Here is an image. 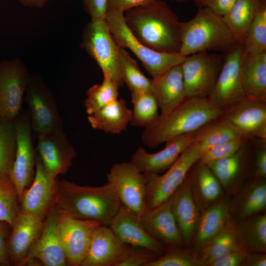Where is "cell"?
<instances>
[{
  "instance_id": "46",
  "label": "cell",
  "mask_w": 266,
  "mask_h": 266,
  "mask_svg": "<svg viewBox=\"0 0 266 266\" xmlns=\"http://www.w3.org/2000/svg\"><path fill=\"white\" fill-rule=\"evenodd\" d=\"M85 11L91 20H104L107 11L108 0H82Z\"/></svg>"
},
{
  "instance_id": "38",
  "label": "cell",
  "mask_w": 266,
  "mask_h": 266,
  "mask_svg": "<svg viewBox=\"0 0 266 266\" xmlns=\"http://www.w3.org/2000/svg\"><path fill=\"white\" fill-rule=\"evenodd\" d=\"M239 239L244 247L251 251L264 252L266 248V216L261 215L255 217L243 227Z\"/></svg>"
},
{
  "instance_id": "3",
  "label": "cell",
  "mask_w": 266,
  "mask_h": 266,
  "mask_svg": "<svg viewBox=\"0 0 266 266\" xmlns=\"http://www.w3.org/2000/svg\"><path fill=\"white\" fill-rule=\"evenodd\" d=\"M223 113L206 98L186 99L169 112L160 114L154 124L144 129L141 139L147 147L155 148L173 138L200 130Z\"/></svg>"
},
{
  "instance_id": "27",
  "label": "cell",
  "mask_w": 266,
  "mask_h": 266,
  "mask_svg": "<svg viewBox=\"0 0 266 266\" xmlns=\"http://www.w3.org/2000/svg\"><path fill=\"white\" fill-rule=\"evenodd\" d=\"M132 110L126 101L118 99L88 117L90 126L105 133L119 134L125 131L131 120Z\"/></svg>"
},
{
  "instance_id": "17",
  "label": "cell",
  "mask_w": 266,
  "mask_h": 266,
  "mask_svg": "<svg viewBox=\"0 0 266 266\" xmlns=\"http://www.w3.org/2000/svg\"><path fill=\"white\" fill-rule=\"evenodd\" d=\"M36 150L46 169L55 178L68 171L77 154L62 129L38 135Z\"/></svg>"
},
{
  "instance_id": "16",
  "label": "cell",
  "mask_w": 266,
  "mask_h": 266,
  "mask_svg": "<svg viewBox=\"0 0 266 266\" xmlns=\"http://www.w3.org/2000/svg\"><path fill=\"white\" fill-rule=\"evenodd\" d=\"M57 179L48 173L37 156L34 178L30 187L23 192L20 209L44 221L53 206Z\"/></svg>"
},
{
  "instance_id": "5",
  "label": "cell",
  "mask_w": 266,
  "mask_h": 266,
  "mask_svg": "<svg viewBox=\"0 0 266 266\" xmlns=\"http://www.w3.org/2000/svg\"><path fill=\"white\" fill-rule=\"evenodd\" d=\"M124 12L107 11L105 21L118 45L129 49L141 62L146 71L155 79L172 66L180 64L185 57L180 53H167L154 50L138 40L128 27Z\"/></svg>"
},
{
  "instance_id": "12",
  "label": "cell",
  "mask_w": 266,
  "mask_h": 266,
  "mask_svg": "<svg viewBox=\"0 0 266 266\" xmlns=\"http://www.w3.org/2000/svg\"><path fill=\"white\" fill-rule=\"evenodd\" d=\"M25 94L31 127L38 135L61 129L53 97L40 79L30 74Z\"/></svg>"
},
{
  "instance_id": "8",
  "label": "cell",
  "mask_w": 266,
  "mask_h": 266,
  "mask_svg": "<svg viewBox=\"0 0 266 266\" xmlns=\"http://www.w3.org/2000/svg\"><path fill=\"white\" fill-rule=\"evenodd\" d=\"M244 54L241 44L227 53L214 87L207 98L212 105L223 112L245 98L241 74Z\"/></svg>"
},
{
  "instance_id": "6",
  "label": "cell",
  "mask_w": 266,
  "mask_h": 266,
  "mask_svg": "<svg viewBox=\"0 0 266 266\" xmlns=\"http://www.w3.org/2000/svg\"><path fill=\"white\" fill-rule=\"evenodd\" d=\"M202 155L195 141L179 156L175 162L162 175L144 173L146 178V208L150 209L171 198L184 182L187 174Z\"/></svg>"
},
{
  "instance_id": "33",
  "label": "cell",
  "mask_w": 266,
  "mask_h": 266,
  "mask_svg": "<svg viewBox=\"0 0 266 266\" xmlns=\"http://www.w3.org/2000/svg\"><path fill=\"white\" fill-rule=\"evenodd\" d=\"M202 128L199 130L195 140L199 145L202 153L217 145L236 138L245 137L225 119L205 128Z\"/></svg>"
},
{
  "instance_id": "50",
  "label": "cell",
  "mask_w": 266,
  "mask_h": 266,
  "mask_svg": "<svg viewBox=\"0 0 266 266\" xmlns=\"http://www.w3.org/2000/svg\"><path fill=\"white\" fill-rule=\"evenodd\" d=\"M242 265L249 266H266V257L263 254H247Z\"/></svg>"
},
{
  "instance_id": "29",
  "label": "cell",
  "mask_w": 266,
  "mask_h": 266,
  "mask_svg": "<svg viewBox=\"0 0 266 266\" xmlns=\"http://www.w3.org/2000/svg\"><path fill=\"white\" fill-rule=\"evenodd\" d=\"M228 206L218 203L206 210L199 219L197 236L194 247L196 253L200 252L222 230L228 221Z\"/></svg>"
},
{
  "instance_id": "26",
  "label": "cell",
  "mask_w": 266,
  "mask_h": 266,
  "mask_svg": "<svg viewBox=\"0 0 266 266\" xmlns=\"http://www.w3.org/2000/svg\"><path fill=\"white\" fill-rule=\"evenodd\" d=\"M241 74L245 98L266 101V51L245 53Z\"/></svg>"
},
{
  "instance_id": "49",
  "label": "cell",
  "mask_w": 266,
  "mask_h": 266,
  "mask_svg": "<svg viewBox=\"0 0 266 266\" xmlns=\"http://www.w3.org/2000/svg\"><path fill=\"white\" fill-rule=\"evenodd\" d=\"M10 226L5 222L0 221V265H10L7 251V226Z\"/></svg>"
},
{
  "instance_id": "40",
  "label": "cell",
  "mask_w": 266,
  "mask_h": 266,
  "mask_svg": "<svg viewBox=\"0 0 266 266\" xmlns=\"http://www.w3.org/2000/svg\"><path fill=\"white\" fill-rule=\"evenodd\" d=\"M199 191L202 198L209 201L217 200L222 194L220 182L206 165H201L197 174Z\"/></svg>"
},
{
  "instance_id": "13",
  "label": "cell",
  "mask_w": 266,
  "mask_h": 266,
  "mask_svg": "<svg viewBox=\"0 0 266 266\" xmlns=\"http://www.w3.org/2000/svg\"><path fill=\"white\" fill-rule=\"evenodd\" d=\"M56 213L58 233L68 266H80L87 253L95 230L102 224Z\"/></svg>"
},
{
  "instance_id": "22",
  "label": "cell",
  "mask_w": 266,
  "mask_h": 266,
  "mask_svg": "<svg viewBox=\"0 0 266 266\" xmlns=\"http://www.w3.org/2000/svg\"><path fill=\"white\" fill-rule=\"evenodd\" d=\"M224 119L245 137L256 136L266 138V101L245 98L228 108Z\"/></svg>"
},
{
  "instance_id": "52",
  "label": "cell",
  "mask_w": 266,
  "mask_h": 266,
  "mask_svg": "<svg viewBox=\"0 0 266 266\" xmlns=\"http://www.w3.org/2000/svg\"><path fill=\"white\" fill-rule=\"evenodd\" d=\"M25 6L41 8L44 6L49 0H19Z\"/></svg>"
},
{
  "instance_id": "10",
  "label": "cell",
  "mask_w": 266,
  "mask_h": 266,
  "mask_svg": "<svg viewBox=\"0 0 266 266\" xmlns=\"http://www.w3.org/2000/svg\"><path fill=\"white\" fill-rule=\"evenodd\" d=\"M106 178L122 205L137 216L146 209V176L131 161L114 164Z\"/></svg>"
},
{
  "instance_id": "43",
  "label": "cell",
  "mask_w": 266,
  "mask_h": 266,
  "mask_svg": "<svg viewBox=\"0 0 266 266\" xmlns=\"http://www.w3.org/2000/svg\"><path fill=\"white\" fill-rule=\"evenodd\" d=\"M245 138L240 137L233 139L207 149L202 153L199 160L200 164L206 165L214 160L234 154L240 150Z\"/></svg>"
},
{
  "instance_id": "47",
  "label": "cell",
  "mask_w": 266,
  "mask_h": 266,
  "mask_svg": "<svg viewBox=\"0 0 266 266\" xmlns=\"http://www.w3.org/2000/svg\"><path fill=\"white\" fill-rule=\"evenodd\" d=\"M198 7L209 8L223 16L230 9L235 0H193Z\"/></svg>"
},
{
  "instance_id": "14",
  "label": "cell",
  "mask_w": 266,
  "mask_h": 266,
  "mask_svg": "<svg viewBox=\"0 0 266 266\" xmlns=\"http://www.w3.org/2000/svg\"><path fill=\"white\" fill-rule=\"evenodd\" d=\"M14 122L17 148L9 175L16 188L20 203L23 192L33 179L36 158L32 144V127L29 119L22 116Z\"/></svg>"
},
{
  "instance_id": "21",
  "label": "cell",
  "mask_w": 266,
  "mask_h": 266,
  "mask_svg": "<svg viewBox=\"0 0 266 266\" xmlns=\"http://www.w3.org/2000/svg\"><path fill=\"white\" fill-rule=\"evenodd\" d=\"M138 217L145 230L155 239L170 247L182 246L183 240L171 207V197L160 205L146 209Z\"/></svg>"
},
{
  "instance_id": "30",
  "label": "cell",
  "mask_w": 266,
  "mask_h": 266,
  "mask_svg": "<svg viewBox=\"0 0 266 266\" xmlns=\"http://www.w3.org/2000/svg\"><path fill=\"white\" fill-rule=\"evenodd\" d=\"M236 228L228 220L222 230L202 249L200 259L203 265H209L240 245Z\"/></svg>"
},
{
  "instance_id": "42",
  "label": "cell",
  "mask_w": 266,
  "mask_h": 266,
  "mask_svg": "<svg viewBox=\"0 0 266 266\" xmlns=\"http://www.w3.org/2000/svg\"><path fill=\"white\" fill-rule=\"evenodd\" d=\"M266 205V184L259 183L252 186L246 194L241 208V216L249 217L261 211Z\"/></svg>"
},
{
  "instance_id": "53",
  "label": "cell",
  "mask_w": 266,
  "mask_h": 266,
  "mask_svg": "<svg viewBox=\"0 0 266 266\" xmlns=\"http://www.w3.org/2000/svg\"><path fill=\"white\" fill-rule=\"evenodd\" d=\"M174 0L177 2H186L190 0Z\"/></svg>"
},
{
  "instance_id": "31",
  "label": "cell",
  "mask_w": 266,
  "mask_h": 266,
  "mask_svg": "<svg viewBox=\"0 0 266 266\" xmlns=\"http://www.w3.org/2000/svg\"><path fill=\"white\" fill-rule=\"evenodd\" d=\"M119 67L123 83L131 94L151 91L152 79L143 73L135 60L122 47L119 51Z\"/></svg>"
},
{
  "instance_id": "11",
  "label": "cell",
  "mask_w": 266,
  "mask_h": 266,
  "mask_svg": "<svg viewBox=\"0 0 266 266\" xmlns=\"http://www.w3.org/2000/svg\"><path fill=\"white\" fill-rule=\"evenodd\" d=\"M30 74L19 58L0 61V116L14 121L21 110Z\"/></svg>"
},
{
  "instance_id": "2",
  "label": "cell",
  "mask_w": 266,
  "mask_h": 266,
  "mask_svg": "<svg viewBox=\"0 0 266 266\" xmlns=\"http://www.w3.org/2000/svg\"><path fill=\"white\" fill-rule=\"evenodd\" d=\"M130 31L141 42L157 51L179 53L181 23L164 0L151 1L124 13Z\"/></svg>"
},
{
  "instance_id": "54",
  "label": "cell",
  "mask_w": 266,
  "mask_h": 266,
  "mask_svg": "<svg viewBox=\"0 0 266 266\" xmlns=\"http://www.w3.org/2000/svg\"><path fill=\"white\" fill-rule=\"evenodd\" d=\"M2 118L1 117V116H0V124L1 123V120H2Z\"/></svg>"
},
{
  "instance_id": "51",
  "label": "cell",
  "mask_w": 266,
  "mask_h": 266,
  "mask_svg": "<svg viewBox=\"0 0 266 266\" xmlns=\"http://www.w3.org/2000/svg\"><path fill=\"white\" fill-rule=\"evenodd\" d=\"M256 168L258 174L262 177L266 176V151L261 150L256 159Z\"/></svg>"
},
{
  "instance_id": "18",
  "label": "cell",
  "mask_w": 266,
  "mask_h": 266,
  "mask_svg": "<svg viewBox=\"0 0 266 266\" xmlns=\"http://www.w3.org/2000/svg\"><path fill=\"white\" fill-rule=\"evenodd\" d=\"M66 266L68 263L58 233L57 213L52 207L45 218L41 233L24 266Z\"/></svg>"
},
{
  "instance_id": "35",
  "label": "cell",
  "mask_w": 266,
  "mask_h": 266,
  "mask_svg": "<svg viewBox=\"0 0 266 266\" xmlns=\"http://www.w3.org/2000/svg\"><path fill=\"white\" fill-rule=\"evenodd\" d=\"M17 148L14 121L2 119L0 124V176L9 174Z\"/></svg>"
},
{
  "instance_id": "19",
  "label": "cell",
  "mask_w": 266,
  "mask_h": 266,
  "mask_svg": "<svg viewBox=\"0 0 266 266\" xmlns=\"http://www.w3.org/2000/svg\"><path fill=\"white\" fill-rule=\"evenodd\" d=\"M198 131L169 140L164 148L156 153H150L144 148L139 147L133 153L131 161L144 173L160 174L167 170L195 141Z\"/></svg>"
},
{
  "instance_id": "25",
  "label": "cell",
  "mask_w": 266,
  "mask_h": 266,
  "mask_svg": "<svg viewBox=\"0 0 266 266\" xmlns=\"http://www.w3.org/2000/svg\"><path fill=\"white\" fill-rule=\"evenodd\" d=\"M171 207L183 241L188 243L197 231L200 219L188 183H183L171 197Z\"/></svg>"
},
{
  "instance_id": "24",
  "label": "cell",
  "mask_w": 266,
  "mask_h": 266,
  "mask_svg": "<svg viewBox=\"0 0 266 266\" xmlns=\"http://www.w3.org/2000/svg\"><path fill=\"white\" fill-rule=\"evenodd\" d=\"M150 92L158 102L161 114L169 112L183 102L186 97L181 64L152 79Z\"/></svg>"
},
{
  "instance_id": "23",
  "label": "cell",
  "mask_w": 266,
  "mask_h": 266,
  "mask_svg": "<svg viewBox=\"0 0 266 266\" xmlns=\"http://www.w3.org/2000/svg\"><path fill=\"white\" fill-rule=\"evenodd\" d=\"M109 226L127 244L147 248L159 256L165 251V246L153 238L140 225L137 216L122 204Z\"/></svg>"
},
{
  "instance_id": "15",
  "label": "cell",
  "mask_w": 266,
  "mask_h": 266,
  "mask_svg": "<svg viewBox=\"0 0 266 266\" xmlns=\"http://www.w3.org/2000/svg\"><path fill=\"white\" fill-rule=\"evenodd\" d=\"M43 221L20 209L11 227L6 247L10 264L23 266L39 236Z\"/></svg>"
},
{
  "instance_id": "39",
  "label": "cell",
  "mask_w": 266,
  "mask_h": 266,
  "mask_svg": "<svg viewBox=\"0 0 266 266\" xmlns=\"http://www.w3.org/2000/svg\"><path fill=\"white\" fill-rule=\"evenodd\" d=\"M242 152L210 162L206 165L224 186H229L236 176L240 165Z\"/></svg>"
},
{
  "instance_id": "44",
  "label": "cell",
  "mask_w": 266,
  "mask_h": 266,
  "mask_svg": "<svg viewBox=\"0 0 266 266\" xmlns=\"http://www.w3.org/2000/svg\"><path fill=\"white\" fill-rule=\"evenodd\" d=\"M158 255L145 248L130 245L129 252L118 266H146L158 258Z\"/></svg>"
},
{
  "instance_id": "20",
  "label": "cell",
  "mask_w": 266,
  "mask_h": 266,
  "mask_svg": "<svg viewBox=\"0 0 266 266\" xmlns=\"http://www.w3.org/2000/svg\"><path fill=\"white\" fill-rule=\"evenodd\" d=\"M130 247L110 227L100 225L93 233L87 253L80 266H118L127 255Z\"/></svg>"
},
{
  "instance_id": "9",
  "label": "cell",
  "mask_w": 266,
  "mask_h": 266,
  "mask_svg": "<svg viewBox=\"0 0 266 266\" xmlns=\"http://www.w3.org/2000/svg\"><path fill=\"white\" fill-rule=\"evenodd\" d=\"M224 60L220 54L199 52L185 57L181 64L186 99L207 98Z\"/></svg>"
},
{
  "instance_id": "4",
  "label": "cell",
  "mask_w": 266,
  "mask_h": 266,
  "mask_svg": "<svg viewBox=\"0 0 266 266\" xmlns=\"http://www.w3.org/2000/svg\"><path fill=\"white\" fill-rule=\"evenodd\" d=\"M237 45L223 17L208 8L198 7L191 19L181 23L179 53L184 57L203 52L227 53Z\"/></svg>"
},
{
  "instance_id": "1",
  "label": "cell",
  "mask_w": 266,
  "mask_h": 266,
  "mask_svg": "<svg viewBox=\"0 0 266 266\" xmlns=\"http://www.w3.org/2000/svg\"><path fill=\"white\" fill-rule=\"evenodd\" d=\"M121 205L107 182L100 186H91L57 179L52 207L58 213L109 226Z\"/></svg>"
},
{
  "instance_id": "36",
  "label": "cell",
  "mask_w": 266,
  "mask_h": 266,
  "mask_svg": "<svg viewBox=\"0 0 266 266\" xmlns=\"http://www.w3.org/2000/svg\"><path fill=\"white\" fill-rule=\"evenodd\" d=\"M18 192L9 174L0 176V221L11 227L20 209Z\"/></svg>"
},
{
  "instance_id": "28",
  "label": "cell",
  "mask_w": 266,
  "mask_h": 266,
  "mask_svg": "<svg viewBox=\"0 0 266 266\" xmlns=\"http://www.w3.org/2000/svg\"><path fill=\"white\" fill-rule=\"evenodd\" d=\"M266 0H235L223 18L236 42L242 45L248 29Z\"/></svg>"
},
{
  "instance_id": "41",
  "label": "cell",
  "mask_w": 266,
  "mask_h": 266,
  "mask_svg": "<svg viewBox=\"0 0 266 266\" xmlns=\"http://www.w3.org/2000/svg\"><path fill=\"white\" fill-rule=\"evenodd\" d=\"M163 256L149 263L146 266H203L200 259L178 247H170Z\"/></svg>"
},
{
  "instance_id": "37",
  "label": "cell",
  "mask_w": 266,
  "mask_h": 266,
  "mask_svg": "<svg viewBox=\"0 0 266 266\" xmlns=\"http://www.w3.org/2000/svg\"><path fill=\"white\" fill-rule=\"evenodd\" d=\"M242 45L245 53L266 51V2L262 5L251 23Z\"/></svg>"
},
{
  "instance_id": "34",
  "label": "cell",
  "mask_w": 266,
  "mask_h": 266,
  "mask_svg": "<svg viewBox=\"0 0 266 266\" xmlns=\"http://www.w3.org/2000/svg\"><path fill=\"white\" fill-rule=\"evenodd\" d=\"M119 87L110 78L103 76L101 83L88 89L84 106L87 113L92 114L100 109L118 99Z\"/></svg>"
},
{
  "instance_id": "48",
  "label": "cell",
  "mask_w": 266,
  "mask_h": 266,
  "mask_svg": "<svg viewBox=\"0 0 266 266\" xmlns=\"http://www.w3.org/2000/svg\"><path fill=\"white\" fill-rule=\"evenodd\" d=\"M153 0H108L107 11L117 10L122 12L146 4Z\"/></svg>"
},
{
  "instance_id": "7",
  "label": "cell",
  "mask_w": 266,
  "mask_h": 266,
  "mask_svg": "<svg viewBox=\"0 0 266 266\" xmlns=\"http://www.w3.org/2000/svg\"><path fill=\"white\" fill-rule=\"evenodd\" d=\"M81 46L95 61L103 76L119 87L124 85L119 67L120 48L104 20L92 21L83 30Z\"/></svg>"
},
{
  "instance_id": "32",
  "label": "cell",
  "mask_w": 266,
  "mask_h": 266,
  "mask_svg": "<svg viewBox=\"0 0 266 266\" xmlns=\"http://www.w3.org/2000/svg\"><path fill=\"white\" fill-rule=\"evenodd\" d=\"M133 109L130 124L145 128L150 127L159 116V104L151 92L131 94Z\"/></svg>"
},
{
  "instance_id": "45",
  "label": "cell",
  "mask_w": 266,
  "mask_h": 266,
  "mask_svg": "<svg viewBox=\"0 0 266 266\" xmlns=\"http://www.w3.org/2000/svg\"><path fill=\"white\" fill-rule=\"evenodd\" d=\"M247 255V252L246 249L241 245L234 250L216 260L211 263L209 266H240L243 264Z\"/></svg>"
}]
</instances>
